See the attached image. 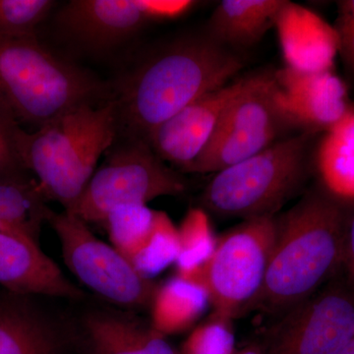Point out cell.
<instances>
[{"label":"cell","mask_w":354,"mask_h":354,"mask_svg":"<svg viewBox=\"0 0 354 354\" xmlns=\"http://www.w3.org/2000/svg\"><path fill=\"white\" fill-rule=\"evenodd\" d=\"M180 251L176 262V276L203 283V274L215 251L214 234L204 209H191L178 227Z\"/></svg>","instance_id":"22"},{"label":"cell","mask_w":354,"mask_h":354,"mask_svg":"<svg viewBox=\"0 0 354 354\" xmlns=\"http://www.w3.org/2000/svg\"><path fill=\"white\" fill-rule=\"evenodd\" d=\"M342 272L354 288V202L348 203V209H346Z\"/></svg>","instance_id":"30"},{"label":"cell","mask_w":354,"mask_h":354,"mask_svg":"<svg viewBox=\"0 0 354 354\" xmlns=\"http://www.w3.org/2000/svg\"><path fill=\"white\" fill-rule=\"evenodd\" d=\"M266 75L242 77L202 95L156 127L147 136L149 145L165 162L183 171L203 152L228 108Z\"/></svg>","instance_id":"11"},{"label":"cell","mask_w":354,"mask_h":354,"mask_svg":"<svg viewBox=\"0 0 354 354\" xmlns=\"http://www.w3.org/2000/svg\"><path fill=\"white\" fill-rule=\"evenodd\" d=\"M57 3L53 0H0V38L38 37L37 30Z\"/></svg>","instance_id":"25"},{"label":"cell","mask_w":354,"mask_h":354,"mask_svg":"<svg viewBox=\"0 0 354 354\" xmlns=\"http://www.w3.org/2000/svg\"><path fill=\"white\" fill-rule=\"evenodd\" d=\"M151 22L146 0H71L55 17L62 37L93 53L115 50Z\"/></svg>","instance_id":"12"},{"label":"cell","mask_w":354,"mask_h":354,"mask_svg":"<svg viewBox=\"0 0 354 354\" xmlns=\"http://www.w3.org/2000/svg\"><path fill=\"white\" fill-rule=\"evenodd\" d=\"M0 300V354H60L57 330L27 295Z\"/></svg>","instance_id":"17"},{"label":"cell","mask_w":354,"mask_h":354,"mask_svg":"<svg viewBox=\"0 0 354 354\" xmlns=\"http://www.w3.org/2000/svg\"><path fill=\"white\" fill-rule=\"evenodd\" d=\"M36 179L0 181V232L39 244L50 209Z\"/></svg>","instance_id":"21"},{"label":"cell","mask_w":354,"mask_h":354,"mask_svg":"<svg viewBox=\"0 0 354 354\" xmlns=\"http://www.w3.org/2000/svg\"><path fill=\"white\" fill-rule=\"evenodd\" d=\"M156 216L148 205L125 204L111 209L102 223L111 245L129 261L150 236Z\"/></svg>","instance_id":"23"},{"label":"cell","mask_w":354,"mask_h":354,"mask_svg":"<svg viewBox=\"0 0 354 354\" xmlns=\"http://www.w3.org/2000/svg\"><path fill=\"white\" fill-rule=\"evenodd\" d=\"M209 304V292L202 281L174 277L158 286L151 304V325L164 335L183 332L201 318Z\"/></svg>","instance_id":"20"},{"label":"cell","mask_w":354,"mask_h":354,"mask_svg":"<svg viewBox=\"0 0 354 354\" xmlns=\"http://www.w3.org/2000/svg\"><path fill=\"white\" fill-rule=\"evenodd\" d=\"M277 100L288 124L326 132L353 109L348 88L333 70L304 73L283 67L274 74Z\"/></svg>","instance_id":"13"},{"label":"cell","mask_w":354,"mask_h":354,"mask_svg":"<svg viewBox=\"0 0 354 354\" xmlns=\"http://www.w3.org/2000/svg\"><path fill=\"white\" fill-rule=\"evenodd\" d=\"M243 67L230 48L208 34L174 39L151 53L111 91L118 134L147 138L158 125L227 85Z\"/></svg>","instance_id":"1"},{"label":"cell","mask_w":354,"mask_h":354,"mask_svg":"<svg viewBox=\"0 0 354 354\" xmlns=\"http://www.w3.org/2000/svg\"><path fill=\"white\" fill-rule=\"evenodd\" d=\"M354 337V288L342 270L270 330L264 354H341Z\"/></svg>","instance_id":"9"},{"label":"cell","mask_w":354,"mask_h":354,"mask_svg":"<svg viewBox=\"0 0 354 354\" xmlns=\"http://www.w3.org/2000/svg\"><path fill=\"white\" fill-rule=\"evenodd\" d=\"M341 354H354V337L351 339V341L348 342L346 348L342 351Z\"/></svg>","instance_id":"32"},{"label":"cell","mask_w":354,"mask_h":354,"mask_svg":"<svg viewBox=\"0 0 354 354\" xmlns=\"http://www.w3.org/2000/svg\"><path fill=\"white\" fill-rule=\"evenodd\" d=\"M316 132L279 140L243 162L216 172L203 191L205 211L244 221L276 216L308 176L309 153Z\"/></svg>","instance_id":"5"},{"label":"cell","mask_w":354,"mask_h":354,"mask_svg":"<svg viewBox=\"0 0 354 354\" xmlns=\"http://www.w3.org/2000/svg\"><path fill=\"white\" fill-rule=\"evenodd\" d=\"M0 286L14 295L81 299L71 283L39 244L0 232Z\"/></svg>","instance_id":"15"},{"label":"cell","mask_w":354,"mask_h":354,"mask_svg":"<svg viewBox=\"0 0 354 354\" xmlns=\"http://www.w3.org/2000/svg\"><path fill=\"white\" fill-rule=\"evenodd\" d=\"M232 319L213 312L191 332L179 354H234Z\"/></svg>","instance_id":"26"},{"label":"cell","mask_w":354,"mask_h":354,"mask_svg":"<svg viewBox=\"0 0 354 354\" xmlns=\"http://www.w3.org/2000/svg\"><path fill=\"white\" fill-rule=\"evenodd\" d=\"M274 27L286 67L304 73L330 71L339 53L334 26L306 7L283 1Z\"/></svg>","instance_id":"14"},{"label":"cell","mask_w":354,"mask_h":354,"mask_svg":"<svg viewBox=\"0 0 354 354\" xmlns=\"http://www.w3.org/2000/svg\"><path fill=\"white\" fill-rule=\"evenodd\" d=\"M104 155L74 212L85 223H102L120 205H148L156 198L185 192V179L153 152L145 138L118 134Z\"/></svg>","instance_id":"6"},{"label":"cell","mask_w":354,"mask_h":354,"mask_svg":"<svg viewBox=\"0 0 354 354\" xmlns=\"http://www.w3.org/2000/svg\"><path fill=\"white\" fill-rule=\"evenodd\" d=\"M346 209L348 203L322 188L277 218L269 269L253 309L283 314L342 271Z\"/></svg>","instance_id":"2"},{"label":"cell","mask_w":354,"mask_h":354,"mask_svg":"<svg viewBox=\"0 0 354 354\" xmlns=\"http://www.w3.org/2000/svg\"><path fill=\"white\" fill-rule=\"evenodd\" d=\"M285 0H225L216 7L207 34L227 46H250L270 28Z\"/></svg>","instance_id":"18"},{"label":"cell","mask_w":354,"mask_h":354,"mask_svg":"<svg viewBox=\"0 0 354 354\" xmlns=\"http://www.w3.org/2000/svg\"><path fill=\"white\" fill-rule=\"evenodd\" d=\"M234 354H264V351H263L262 346L251 344L241 351H235Z\"/></svg>","instance_id":"31"},{"label":"cell","mask_w":354,"mask_h":354,"mask_svg":"<svg viewBox=\"0 0 354 354\" xmlns=\"http://www.w3.org/2000/svg\"><path fill=\"white\" fill-rule=\"evenodd\" d=\"M342 62L354 76V0L337 2V17L334 26Z\"/></svg>","instance_id":"28"},{"label":"cell","mask_w":354,"mask_h":354,"mask_svg":"<svg viewBox=\"0 0 354 354\" xmlns=\"http://www.w3.org/2000/svg\"><path fill=\"white\" fill-rule=\"evenodd\" d=\"M26 130L0 102V181L31 178L23 160Z\"/></svg>","instance_id":"27"},{"label":"cell","mask_w":354,"mask_h":354,"mask_svg":"<svg viewBox=\"0 0 354 354\" xmlns=\"http://www.w3.org/2000/svg\"><path fill=\"white\" fill-rule=\"evenodd\" d=\"M46 223L57 235L65 264L84 286L125 308L152 304L157 285L140 276L113 245L97 239L82 218L50 209Z\"/></svg>","instance_id":"8"},{"label":"cell","mask_w":354,"mask_h":354,"mask_svg":"<svg viewBox=\"0 0 354 354\" xmlns=\"http://www.w3.org/2000/svg\"><path fill=\"white\" fill-rule=\"evenodd\" d=\"M83 330L87 354H178L151 323L131 315L92 313Z\"/></svg>","instance_id":"16"},{"label":"cell","mask_w":354,"mask_h":354,"mask_svg":"<svg viewBox=\"0 0 354 354\" xmlns=\"http://www.w3.org/2000/svg\"><path fill=\"white\" fill-rule=\"evenodd\" d=\"M316 165L324 189L342 202H354V109L324 132Z\"/></svg>","instance_id":"19"},{"label":"cell","mask_w":354,"mask_h":354,"mask_svg":"<svg viewBox=\"0 0 354 354\" xmlns=\"http://www.w3.org/2000/svg\"><path fill=\"white\" fill-rule=\"evenodd\" d=\"M153 21L171 20L188 12L194 1L188 0H146Z\"/></svg>","instance_id":"29"},{"label":"cell","mask_w":354,"mask_h":354,"mask_svg":"<svg viewBox=\"0 0 354 354\" xmlns=\"http://www.w3.org/2000/svg\"><path fill=\"white\" fill-rule=\"evenodd\" d=\"M286 124L274 75L267 74L228 108L203 152L183 172L216 174L243 162L276 143Z\"/></svg>","instance_id":"10"},{"label":"cell","mask_w":354,"mask_h":354,"mask_svg":"<svg viewBox=\"0 0 354 354\" xmlns=\"http://www.w3.org/2000/svg\"><path fill=\"white\" fill-rule=\"evenodd\" d=\"M88 70L59 57L38 37L0 38V102L20 125L38 128L111 91Z\"/></svg>","instance_id":"4"},{"label":"cell","mask_w":354,"mask_h":354,"mask_svg":"<svg viewBox=\"0 0 354 354\" xmlns=\"http://www.w3.org/2000/svg\"><path fill=\"white\" fill-rule=\"evenodd\" d=\"M180 251L178 227L167 213L157 211L152 232L144 246L130 258L140 276L152 281L155 277L174 264Z\"/></svg>","instance_id":"24"},{"label":"cell","mask_w":354,"mask_h":354,"mask_svg":"<svg viewBox=\"0 0 354 354\" xmlns=\"http://www.w3.org/2000/svg\"><path fill=\"white\" fill-rule=\"evenodd\" d=\"M118 135L113 100L84 104L32 132L22 141L23 160L46 200L74 214L97 162Z\"/></svg>","instance_id":"3"},{"label":"cell","mask_w":354,"mask_h":354,"mask_svg":"<svg viewBox=\"0 0 354 354\" xmlns=\"http://www.w3.org/2000/svg\"><path fill=\"white\" fill-rule=\"evenodd\" d=\"M277 235V216L249 218L221 235L203 274L214 311L232 320L260 297Z\"/></svg>","instance_id":"7"}]
</instances>
